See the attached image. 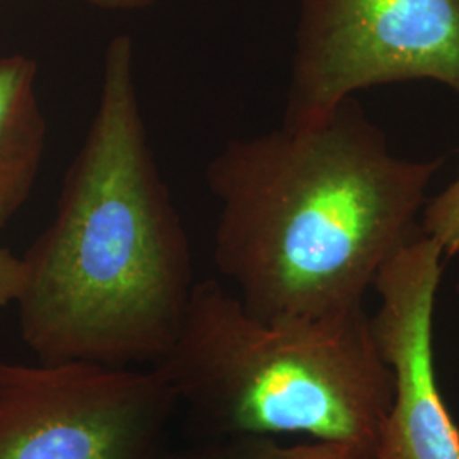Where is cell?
I'll return each mask as SVG.
<instances>
[{
	"mask_svg": "<svg viewBox=\"0 0 459 459\" xmlns=\"http://www.w3.org/2000/svg\"><path fill=\"white\" fill-rule=\"evenodd\" d=\"M443 162L394 155L352 98L310 125L231 140L206 167L216 267L264 322L358 312L379 269L424 235L417 216Z\"/></svg>",
	"mask_w": 459,
	"mask_h": 459,
	"instance_id": "obj_1",
	"label": "cell"
},
{
	"mask_svg": "<svg viewBox=\"0 0 459 459\" xmlns=\"http://www.w3.org/2000/svg\"><path fill=\"white\" fill-rule=\"evenodd\" d=\"M22 263L19 327L38 361L157 364L176 344L191 247L150 147L128 34L108 45L92 121Z\"/></svg>",
	"mask_w": 459,
	"mask_h": 459,
	"instance_id": "obj_2",
	"label": "cell"
},
{
	"mask_svg": "<svg viewBox=\"0 0 459 459\" xmlns=\"http://www.w3.org/2000/svg\"><path fill=\"white\" fill-rule=\"evenodd\" d=\"M153 366L216 437L308 436L375 458L394 398L364 308L264 322L214 279L195 284L176 344Z\"/></svg>",
	"mask_w": 459,
	"mask_h": 459,
	"instance_id": "obj_3",
	"label": "cell"
},
{
	"mask_svg": "<svg viewBox=\"0 0 459 459\" xmlns=\"http://www.w3.org/2000/svg\"><path fill=\"white\" fill-rule=\"evenodd\" d=\"M407 81L459 98V0H301L284 125H310L358 91Z\"/></svg>",
	"mask_w": 459,
	"mask_h": 459,
	"instance_id": "obj_4",
	"label": "cell"
},
{
	"mask_svg": "<svg viewBox=\"0 0 459 459\" xmlns=\"http://www.w3.org/2000/svg\"><path fill=\"white\" fill-rule=\"evenodd\" d=\"M178 405L157 366L0 362V459H153Z\"/></svg>",
	"mask_w": 459,
	"mask_h": 459,
	"instance_id": "obj_5",
	"label": "cell"
},
{
	"mask_svg": "<svg viewBox=\"0 0 459 459\" xmlns=\"http://www.w3.org/2000/svg\"><path fill=\"white\" fill-rule=\"evenodd\" d=\"M443 247L420 235L385 264L371 330L394 377V398L375 459H459V427L444 402L434 362V307Z\"/></svg>",
	"mask_w": 459,
	"mask_h": 459,
	"instance_id": "obj_6",
	"label": "cell"
},
{
	"mask_svg": "<svg viewBox=\"0 0 459 459\" xmlns=\"http://www.w3.org/2000/svg\"><path fill=\"white\" fill-rule=\"evenodd\" d=\"M38 75L31 56L0 58V229L31 196L47 150L48 126Z\"/></svg>",
	"mask_w": 459,
	"mask_h": 459,
	"instance_id": "obj_7",
	"label": "cell"
},
{
	"mask_svg": "<svg viewBox=\"0 0 459 459\" xmlns=\"http://www.w3.org/2000/svg\"><path fill=\"white\" fill-rule=\"evenodd\" d=\"M153 459H375L347 443L313 441L282 446L273 436H220L213 443L167 453Z\"/></svg>",
	"mask_w": 459,
	"mask_h": 459,
	"instance_id": "obj_8",
	"label": "cell"
},
{
	"mask_svg": "<svg viewBox=\"0 0 459 459\" xmlns=\"http://www.w3.org/2000/svg\"><path fill=\"white\" fill-rule=\"evenodd\" d=\"M422 233L443 247L444 257L459 254V172L443 193L427 204Z\"/></svg>",
	"mask_w": 459,
	"mask_h": 459,
	"instance_id": "obj_9",
	"label": "cell"
},
{
	"mask_svg": "<svg viewBox=\"0 0 459 459\" xmlns=\"http://www.w3.org/2000/svg\"><path fill=\"white\" fill-rule=\"evenodd\" d=\"M24 284V263L11 250L0 246V310L16 305Z\"/></svg>",
	"mask_w": 459,
	"mask_h": 459,
	"instance_id": "obj_10",
	"label": "cell"
},
{
	"mask_svg": "<svg viewBox=\"0 0 459 459\" xmlns=\"http://www.w3.org/2000/svg\"><path fill=\"white\" fill-rule=\"evenodd\" d=\"M92 7L102 11H116V13H128V11H140L147 9L155 0H83Z\"/></svg>",
	"mask_w": 459,
	"mask_h": 459,
	"instance_id": "obj_11",
	"label": "cell"
},
{
	"mask_svg": "<svg viewBox=\"0 0 459 459\" xmlns=\"http://www.w3.org/2000/svg\"><path fill=\"white\" fill-rule=\"evenodd\" d=\"M456 290H458V295H459V282H458V286H456Z\"/></svg>",
	"mask_w": 459,
	"mask_h": 459,
	"instance_id": "obj_12",
	"label": "cell"
}]
</instances>
